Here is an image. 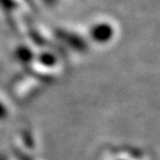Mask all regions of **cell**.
<instances>
[{
	"label": "cell",
	"instance_id": "1",
	"mask_svg": "<svg viewBox=\"0 0 160 160\" xmlns=\"http://www.w3.org/2000/svg\"><path fill=\"white\" fill-rule=\"evenodd\" d=\"M90 37L95 43L104 44L114 37V29L108 23H97L90 29Z\"/></svg>",
	"mask_w": 160,
	"mask_h": 160
},
{
	"label": "cell",
	"instance_id": "2",
	"mask_svg": "<svg viewBox=\"0 0 160 160\" xmlns=\"http://www.w3.org/2000/svg\"><path fill=\"white\" fill-rule=\"evenodd\" d=\"M17 57L22 61H30L32 57V52L30 51V49L28 48H19L17 50Z\"/></svg>",
	"mask_w": 160,
	"mask_h": 160
},
{
	"label": "cell",
	"instance_id": "3",
	"mask_svg": "<svg viewBox=\"0 0 160 160\" xmlns=\"http://www.w3.org/2000/svg\"><path fill=\"white\" fill-rule=\"evenodd\" d=\"M40 62H42V64L46 65V67H51V65L55 64V57L52 56L51 53L46 52V53H44V55L40 57Z\"/></svg>",
	"mask_w": 160,
	"mask_h": 160
},
{
	"label": "cell",
	"instance_id": "4",
	"mask_svg": "<svg viewBox=\"0 0 160 160\" xmlns=\"http://www.w3.org/2000/svg\"><path fill=\"white\" fill-rule=\"evenodd\" d=\"M4 110H5V109H4V107H2V104L0 103V113H1V112H4Z\"/></svg>",
	"mask_w": 160,
	"mask_h": 160
},
{
	"label": "cell",
	"instance_id": "5",
	"mask_svg": "<svg viewBox=\"0 0 160 160\" xmlns=\"http://www.w3.org/2000/svg\"><path fill=\"white\" fill-rule=\"evenodd\" d=\"M44 1H45V2H48V4H51V2H53L55 0H44Z\"/></svg>",
	"mask_w": 160,
	"mask_h": 160
}]
</instances>
